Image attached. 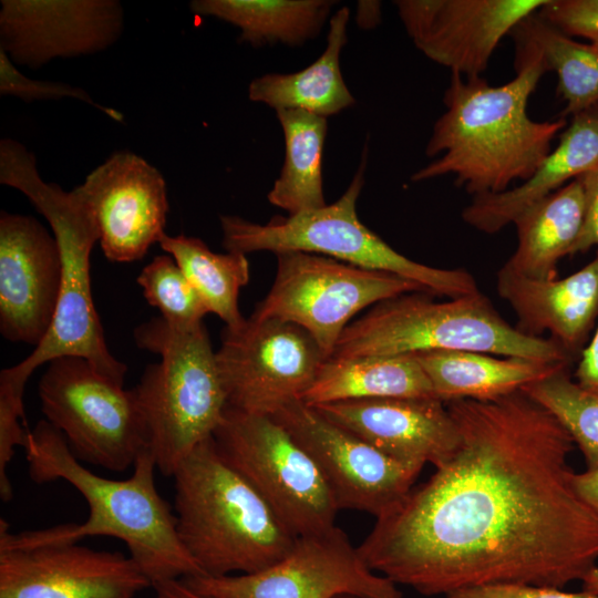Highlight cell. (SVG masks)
<instances>
[{"label":"cell","mask_w":598,"mask_h":598,"mask_svg":"<svg viewBox=\"0 0 598 598\" xmlns=\"http://www.w3.org/2000/svg\"><path fill=\"white\" fill-rule=\"evenodd\" d=\"M445 404L457 448L375 518L358 546L365 564L424 596L581 581L598 560V514L574 485L567 431L522 390Z\"/></svg>","instance_id":"1"},{"label":"cell","mask_w":598,"mask_h":598,"mask_svg":"<svg viewBox=\"0 0 598 598\" xmlns=\"http://www.w3.org/2000/svg\"><path fill=\"white\" fill-rule=\"evenodd\" d=\"M516 76L491 85L482 76L452 73L425 153L440 157L415 172L412 182L453 175L455 184L475 196L507 190L525 182L551 152L564 118L534 121L527 114L530 95L547 71L540 54L516 39Z\"/></svg>","instance_id":"2"},{"label":"cell","mask_w":598,"mask_h":598,"mask_svg":"<svg viewBox=\"0 0 598 598\" xmlns=\"http://www.w3.org/2000/svg\"><path fill=\"white\" fill-rule=\"evenodd\" d=\"M25 450L30 478L38 483L63 480L84 497L89 517L82 524L13 534L0 520V542L14 545L70 542L87 536L122 540L152 586L156 582L202 575L184 548L176 516L155 484V461L146 448L136 458L126 480L102 477L82 465L65 439L47 420L29 431Z\"/></svg>","instance_id":"3"},{"label":"cell","mask_w":598,"mask_h":598,"mask_svg":"<svg viewBox=\"0 0 598 598\" xmlns=\"http://www.w3.org/2000/svg\"><path fill=\"white\" fill-rule=\"evenodd\" d=\"M0 183L24 194L48 220L62 264L59 302L47 337L23 361L3 369L0 382L24 391L38 367L61 357H80L124 383L127 368L110 352L93 302L90 257L99 233L89 210L73 189L44 182L34 155L11 138L0 142Z\"/></svg>","instance_id":"4"},{"label":"cell","mask_w":598,"mask_h":598,"mask_svg":"<svg viewBox=\"0 0 598 598\" xmlns=\"http://www.w3.org/2000/svg\"><path fill=\"white\" fill-rule=\"evenodd\" d=\"M172 477L177 534L202 575L256 573L292 548L297 536L224 460L213 436Z\"/></svg>","instance_id":"5"},{"label":"cell","mask_w":598,"mask_h":598,"mask_svg":"<svg viewBox=\"0 0 598 598\" xmlns=\"http://www.w3.org/2000/svg\"><path fill=\"white\" fill-rule=\"evenodd\" d=\"M433 297L415 291L377 303L343 330L331 357L450 350L557 363L571 360L553 339L530 337L511 326L481 291L444 301Z\"/></svg>","instance_id":"6"},{"label":"cell","mask_w":598,"mask_h":598,"mask_svg":"<svg viewBox=\"0 0 598 598\" xmlns=\"http://www.w3.org/2000/svg\"><path fill=\"white\" fill-rule=\"evenodd\" d=\"M138 348L158 354L131 389L147 450L157 470L173 476L179 463L213 436L228 406L216 352L204 323L182 329L156 317L134 329Z\"/></svg>","instance_id":"7"},{"label":"cell","mask_w":598,"mask_h":598,"mask_svg":"<svg viewBox=\"0 0 598 598\" xmlns=\"http://www.w3.org/2000/svg\"><path fill=\"white\" fill-rule=\"evenodd\" d=\"M365 156L343 195L333 204L296 215L275 216L257 224L239 216H220L223 246L249 254L303 251L419 283L432 296L450 298L478 292L475 278L464 269H443L414 261L394 250L362 224L357 200L363 186Z\"/></svg>","instance_id":"8"},{"label":"cell","mask_w":598,"mask_h":598,"mask_svg":"<svg viewBox=\"0 0 598 598\" xmlns=\"http://www.w3.org/2000/svg\"><path fill=\"white\" fill-rule=\"evenodd\" d=\"M224 460L297 537L336 526L338 507L317 464L274 417L227 406L213 434Z\"/></svg>","instance_id":"9"},{"label":"cell","mask_w":598,"mask_h":598,"mask_svg":"<svg viewBox=\"0 0 598 598\" xmlns=\"http://www.w3.org/2000/svg\"><path fill=\"white\" fill-rule=\"evenodd\" d=\"M38 393L45 420L61 432L80 462L124 472L147 448L142 416L131 390L86 359L48 363Z\"/></svg>","instance_id":"10"},{"label":"cell","mask_w":598,"mask_h":598,"mask_svg":"<svg viewBox=\"0 0 598 598\" xmlns=\"http://www.w3.org/2000/svg\"><path fill=\"white\" fill-rule=\"evenodd\" d=\"M276 257L274 283L250 317L299 326L327 358L358 312L403 293L424 291L400 276L321 255L287 251Z\"/></svg>","instance_id":"11"},{"label":"cell","mask_w":598,"mask_h":598,"mask_svg":"<svg viewBox=\"0 0 598 598\" xmlns=\"http://www.w3.org/2000/svg\"><path fill=\"white\" fill-rule=\"evenodd\" d=\"M182 579L208 598H402L398 585L373 571L337 525L297 537L283 558L262 570Z\"/></svg>","instance_id":"12"},{"label":"cell","mask_w":598,"mask_h":598,"mask_svg":"<svg viewBox=\"0 0 598 598\" xmlns=\"http://www.w3.org/2000/svg\"><path fill=\"white\" fill-rule=\"evenodd\" d=\"M326 359L306 330L275 318L225 328L216 352L228 406L265 416L301 400Z\"/></svg>","instance_id":"13"},{"label":"cell","mask_w":598,"mask_h":598,"mask_svg":"<svg viewBox=\"0 0 598 598\" xmlns=\"http://www.w3.org/2000/svg\"><path fill=\"white\" fill-rule=\"evenodd\" d=\"M271 417L311 456L339 511L378 518L405 497L423 468L384 454L301 400Z\"/></svg>","instance_id":"14"},{"label":"cell","mask_w":598,"mask_h":598,"mask_svg":"<svg viewBox=\"0 0 598 598\" xmlns=\"http://www.w3.org/2000/svg\"><path fill=\"white\" fill-rule=\"evenodd\" d=\"M147 587L135 560L120 551L0 542V598H134Z\"/></svg>","instance_id":"15"},{"label":"cell","mask_w":598,"mask_h":598,"mask_svg":"<svg viewBox=\"0 0 598 598\" xmlns=\"http://www.w3.org/2000/svg\"><path fill=\"white\" fill-rule=\"evenodd\" d=\"M73 190L96 226L104 256L113 262L142 259L165 234L166 182L132 152L112 154Z\"/></svg>","instance_id":"16"},{"label":"cell","mask_w":598,"mask_h":598,"mask_svg":"<svg viewBox=\"0 0 598 598\" xmlns=\"http://www.w3.org/2000/svg\"><path fill=\"white\" fill-rule=\"evenodd\" d=\"M548 0H398L414 45L465 78L481 76L502 39Z\"/></svg>","instance_id":"17"},{"label":"cell","mask_w":598,"mask_h":598,"mask_svg":"<svg viewBox=\"0 0 598 598\" xmlns=\"http://www.w3.org/2000/svg\"><path fill=\"white\" fill-rule=\"evenodd\" d=\"M58 241L32 216L0 213V332L38 347L54 319L61 291Z\"/></svg>","instance_id":"18"},{"label":"cell","mask_w":598,"mask_h":598,"mask_svg":"<svg viewBox=\"0 0 598 598\" xmlns=\"http://www.w3.org/2000/svg\"><path fill=\"white\" fill-rule=\"evenodd\" d=\"M123 25L117 0H2L0 50L14 64L39 69L110 48Z\"/></svg>","instance_id":"19"},{"label":"cell","mask_w":598,"mask_h":598,"mask_svg":"<svg viewBox=\"0 0 598 598\" xmlns=\"http://www.w3.org/2000/svg\"><path fill=\"white\" fill-rule=\"evenodd\" d=\"M327 419L384 454L439 467L456 451L460 436L446 404L437 398H384L313 406Z\"/></svg>","instance_id":"20"},{"label":"cell","mask_w":598,"mask_h":598,"mask_svg":"<svg viewBox=\"0 0 598 598\" xmlns=\"http://www.w3.org/2000/svg\"><path fill=\"white\" fill-rule=\"evenodd\" d=\"M496 286L516 313L517 330L530 337L547 331L573 354L598 315V251L586 266L560 279L530 278L504 264Z\"/></svg>","instance_id":"21"},{"label":"cell","mask_w":598,"mask_h":598,"mask_svg":"<svg viewBox=\"0 0 598 598\" xmlns=\"http://www.w3.org/2000/svg\"><path fill=\"white\" fill-rule=\"evenodd\" d=\"M598 167V104L574 115L570 124L532 176L519 186L475 196L462 212L471 227L495 234L519 214L581 175Z\"/></svg>","instance_id":"22"},{"label":"cell","mask_w":598,"mask_h":598,"mask_svg":"<svg viewBox=\"0 0 598 598\" xmlns=\"http://www.w3.org/2000/svg\"><path fill=\"white\" fill-rule=\"evenodd\" d=\"M426 374L434 394L444 403L468 399L487 401L542 381L566 369L568 363L515 357L498 358L474 351H427L413 353Z\"/></svg>","instance_id":"23"},{"label":"cell","mask_w":598,"mask_h":598,"mask_svg":"<svg viewBox=\"0 0 598 598\" xmlns=\"http://www.w3.org/2000/svg\"><path fill=\"white\" fill-rule=\"evenodd\" d=\"M384 398H436L413 353L327 358L301 401L317 406Z\"/></svg>","instance_id":"24"},{"label":"cell","mask_w":598,"mask_h":598,"mask_svg":"<svg viewBox=\"0 0 598 598\" xmlns=\"http://www.w3.org/2000/svg\"><path fill=\"white\" fill-rule=\"evenodd\" d=\"M348 7L330 19L326 50L310 65L295 73H270L256 78L248 87L252 102L277 111L302 110L323 117L354 104L341 70L340 53L347 42Z\"/></svg>","instance_id":"25"},{"label":"cell","mask_w":598,"mask_h":598,"mask_svg":"<svg viewBox=\"0 0 598 598\" xmlns=\"http://www.w3.org/2000/svg\"><path fill=\"white\" fill-rule=\"evenodd\" d=\"M585 212L579 178L529 206L513 223L517 247L505 265L530 278H556L557 264L570 255L580 234Z\"/></svg>","instance_id":"26"},{"label":"cell","mask_w":598,"mask_h":598,"mask_svg":"<svg viewBox=\"0 0 598 598\" xmlns=\"http://www.w3.org/2000/svg\"><path fill=\"white\" fill-rule=\"evenodd\" d=\"M333 1L328 0H194L197 16L214 17L240 30L239 40L258 47L299 45L316 37Z\"/></svg>","instance_id":"27"},{"label":"cell","mask_w":598,"mask_h":598,"mask_svg":"<svg viewBox=\"0 0 598 598\" xmlns=\"http://www.w3.org/2000/svg\"><path fill=\"white\" fill-rule=\"evenodd\" d=\"M286 156L279 177L268 193L270 204L289 215L326 206L322 187V153L327 120L302 110H279Z\"/></svg>","instance_id":"28"},{"label":"cell","mask_w":598,"mask_h":598,"mask_svg":"<svg viewBox=\"0 0 598 598\" xmlns=\"http://www.w3.org/2000/svg\"><path fill=\"white\" fill-rule=\"evenodd\" d=\"M158 244L174 258L208 312L218 316L228 330L244 327L247 319L239 311L238 297L249 281L246 255L214 252L202 239L184 234L169 236L165 233Z\"/></svg>","instance_id":"29"},{"label":"cell","mask_w":598,"mask_h":598,"mask_svg":"<svg viewBox=\"0 0 598 598\" xmlns=\"http://www.w3.org/2000/svg\"><path fill=\"white\" fill-rule=\"evenodd\" d=\"M513 31L515 39L536 49L547 71L557 74V92L566 104L564 116H574L598 104V49L573 40L537 11Z\"/></svg>","instance_id":"30"},{"label":"cell","mask_w":598,"mask_h":598,"mask_svg":"<svg viewBox=\"0 0 598 598\" xmlns=\"http://www.w3.org/2000/svg\"><path fill=\"white\" fill-rule=\"evenodd\" d=\"M522 391L563 425L580 448L588 468L598 467V393L573 381L567 368Z\"/></svg>","instance_id":"31"},{"label":"cell","mask_w":598,"mask_h":598,"mask_svg":"<svg viewBox=\"0 0 598 598\" xmlns=\"http://www.w3.org/2000/svg\"><path fill=\"white\" fill-rule=\"evenodd\" d=\"M146 301L169 324L187 329L203 322L208 310L174 258L158 255L136 278Z\"/></svg>","instance_id":"32"},{"label":"cell","mask_w":598,"mask_h":598,"mask_svg":"<svg viewBox=\"0 0 598 598\" xmlns=\"http://www.w3.org/2000/svg\"><path fill=\"white\" fill-rule=\"evenodd\" d=\"M0 94L16 96L24 102L72 97L95 106L117 122L123 121V115L118 111L94 102L87 92L79 86L27 78L2 50H0Z\"/></svg>","instance_id":"33"},{"label":"cell","mask_w":598,"mask_h":598,"mask_svg":"<svg viewBox=\"0 0 598 598\" xmlns=\"http://www.w3.org/2000/svg\"><path fill=\"white\" fill-rule=\"evenodd\" d=\"M537 13L567 35H598V0H548Z\"/></svg>","instance_id":"34"},{"label":"cell","mask_w":598,"mask_h":598,"mask_svg":"<svg viewBox=\"0 0 598 598\" xmlns=\"http://www.w3.org/2000/svg\"><path fill=\"white\" fill-rule=\"evenodd\" d=\"M446 598H598V596L586 590L568 592L555 587L497 584L460 589Z\"/></svg>","instance_id":"35"},{"label":"cell","mask_w":598,"mask_h":598,"mask_svg":"<svg viewBox=\"0 0 598 598\" xmlns=\"http://www.w3.org/2000/svg\"><path fill=\"white\" fill-rule=\"evenodd\" d=\"M578 178L585 192L586 212L580 234L570 255L585 252L598 246V167Z\"/></svg>","instance_id":"36"},{"label":"cell","mask_w":598,"mask_h":598,"mask_svg":"<svg viewBox=\"0 0 598 598\" xmlns=\"http://www.w3.org/2000/svg\"><path fill=\"white\" fill-rule=\"evenodd\" d=\"M575 377L579 385L598 393V328L589 344L581 352Z\"/></svg>","instance_id":"37"},{"label":"cell","mask_w":598,"mask_h":598,"mask_svg":"<svg viewBox=\"0 0 598 598\" xmlns=\"http://www.w3.org/2000/svg\"><path fill=\"white\" fill-rule=\"evenodd\" d=\"M574 485L581 498L598 514V467L575 473Z\"/></svg>","instance_id":"38"},{"label":"cell","mask_w":598,"mask_h":598,"mask_svg":"<svg viewBox=\"0 0 598 598\" xmlns=\"http://www.w3.org/2000/svg\"><path fill=\"white\" fill-rule=\"evenodd\" d=\"M155 595L153 598H208L193 588L183 579H169L154 584Z\"/></svg>","instance_id":"39"},{"label":"cell","mask_w":598,"mask_h":598,"mask_svg":"<svg viewBox=\"0 0 598 598\" xmlns=\"http://www.w3.org/2000/svg\"><path fill=\"white\" fill-rule=\"evenodd\" d=\"M380 2L361 1L358 6L357 22L363 28H372L380 21Z\"/></svg>","instance_id":"40"},{"label":"cell","mask_w":598,"mask_h":598,"mask_svg":"<svg viewBox=\"0 0 598 598\" xmlns=\"http://www.w3.org/2000/svg\"><path fill=\"white\" fill-rule=\"evenodd\" d=\"M582 590L598 596V566H594L581 579Z\"/></svg>","instance_id":"41"},{"label":"cell","mask_w":598,"mask_h":598,"mask_svg":"<svg viewBox=\"0 0 598 598\" xmlns=\"http://www.w3.org/2000/svg\"><path fill=\"white\" fill-rule=\"evenodd\" d=\"M590 44H592L596 49H598V35L590 39Z\"/></svg>","instance_id":"42"},{"label":"cell","mask_w":598,"mask_h":598,"mask_svg":"<svg viewBox=\"0 0 598 598\" xmlns=\"http://www.w3.org/2000/svg\"><path fill=\"white\" fill-rule=\"evenodd\" d=\"M336 598H357V597L349 596V595H341V596H338Z\"/></svg>","instance_id":"43"}]
</instances>
